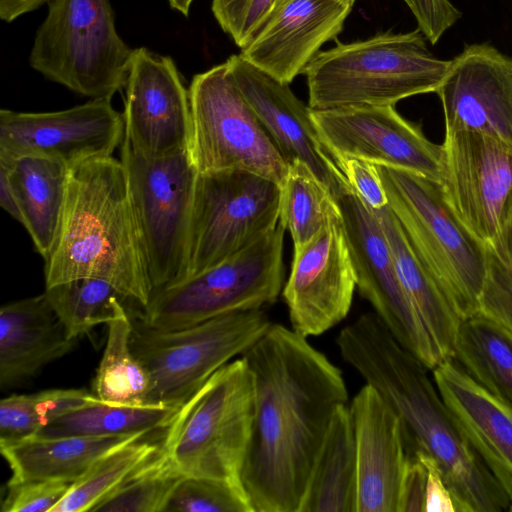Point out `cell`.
<instances>
[{
    "instance_id": "25",
    "label": "cell",
    "mask_w": 512,
    "mask_h": 512,
    "mask_svg": "<svg viewBox=\"0 0 512 512\" xmlns=\"http://www.w3.org/2000/svg\"><path fill=\"white\" fill-rule=\"evenodd\" d=\"M22 215L37 252L46 260L55 245L65 205L69 170L62 162L38 154L0 150Z\"/></svg>"
},
{
    "instance_id": "5",
    "label": "cell",
    "mask_w": 512,
    "mask_h": 512,
    "mask_svg": "<svg viewBox=\"0 0 512 512\" xmlns=\"http://www.w3.org/2000/svg\"><path fill=\"white\" fill-rule=\"evenodd\" d=\"M253 405V376L240 356L218 369L177 410L164 429L161 453L184 476L242 487Z\"/></svg>"
},
{
    "instance_id": "17",
    "label": "cell",
    "mask_w": 512,
    "mask_h": 512,
    "mask_svg": "<svg viewBox=\"0 0 512 512\" xmlns=\"http://www.w3.org/2000/svg\"><path fill=\"white\" fill-rule=\"evenodd\" d=\"M124 133L123 114L110 98L54 112L0 111V150L50 157L68 168L111 157Z\"/></svg>"
},
{
    "instance_id": "37",
    "label": "cell",
    "mask_w": 512,
    "mask_h": 512,
    "mask_svg": "<svg viewBox=\"0 0 512 512\" xmlns=\"http://www.w3.org/2000/svg\"><path fill=\"white\" fill-rule=\"evenodd\" d=\"M182 475L159 451L91 512H165Z\"/></svg>"
},
{
    "instance_id": "48",
    "label": "cell",
    "mask_w": 512,
    "mask_h": 512,
    "mask_svg": "<svg viewBox=\"0 0 512 512\" xmlns=\"http://www.w3.org/2000/svg\"><path fill=\"white\" fill-rule=\"evenodd\" d=\"M286 1H287V0H276V3H275V6H274V9H273L272 13H273L276 9H278V8H279V7H280L284 2H286ZM348 1H350V2H351V3H353V4L356 2V0H348ZM272 13H271V14H272ZM271 14H270V15H271ZM268 18H269V17H268Z\"/></svg>"
},
{
    "instance_id": "18",
    "label": "cell",
    "mask_w": 512,
    "mask_h": 512,
    "mask_svg": "<svg viewBox=\"0 0 512 512\" xmlns=\"http://www.w3.org/2000/svg\"><path fill=\"white\" fill-rule=\"evenodd\" d=\"M124 89V139L136 151L158 157L189 148V92L172 58L134 49Z\"/></svg>"
},
{
    "instance_id": "46",
    "label": "cell",
    "mask_w": 512,
    "mask_h": 512,
    "mask_svg": "<svg viewBox=\"0 0 512 512\" xmlns=\"http://www.w3.org/2000/svg\"><path fill=\"white\" fill-rule=\"evenodd\" d=\"M50 0H0V17L12 22L18 17L38 9Z\"/></svg>"
},
{
    "instance_id": "38",
    "label": "cell",
    "mask_w": 512,
    "mask_h": 512,
    "mask_svg": "<svg viewBox=\"0 0 512 512\" xmlns=\"http://www.w3.org/2000/svg\"><path fill=\"white\" fill-rule=\"evenodd\" d=\"M253 512L241 486L184 476L175 488L165 512Z\"/></svg>"
},
{
    "instance_id": "28",
    "label": "cell",
    "mask_w": 512,
    "mask_h": 512,
    "mask_svg": "<svg viewBox=\"0 0 512 512\" xmlns=\"http://www.w3.org/2000/svg\"><path fill=\"white\" fill-rule=\"evenodd\" d=\"M357 462L349 403L335 411L298 512H356Z\"/></svg>"
},
{
    "instance_id": "27",
    "label": "cell",
    "mask_w": 512,
    "mask_h": 512,
    "mask_svg": "<svg viewBox=\"0 0 512 512\" xmlns=\"http://www.w3.org/2000/svg\"><path fill=\"white\" fill-rule=\"evenodd\" d=\"M386 235L402 289L442 361L452 359L461 318L426 271L386 206L372 210Z\"/></svg>"
},
{
    "instance_id": "34",
    "label": "cell",
    "mask_w": 512,
    "mask_h": 512,
    "mask_svg": "<svg viewBox=\"0 0 512 512\" xmlns=\"http://www.w3.org/2000/svg\"><path fill=\"white\" fill-rule=\"evenodd\" d=\"M136 441L119 446L98 459L51 512H85L119 487L129 476L152 460L160 442Z\"/></svg>"
},
{
    "instance_id": "20",
    "label": "cell",
    "mask_w": 512,
    "mask_h": 512,
    "mask_svg": "<svg viewBox=\"0 0 512 512\" xmlns=\"http://www.w3.org/2000/svg\"><path fill=\"white\" fill-rule=\"evenodd\" d=\"M445 127L477 131L512 145V59L473 44L451 60L436 92Z\"/></svg>"
},
{
    "instance_id": "3",
    "label": "cell",
    "mask_w": 512,
    "mask_h": 512,
    "mask_svg": "<svg viewBox=\"0 0 512 512\" xmlns=\"http://www.w3.org/2000/svg\"><path fill=\"white\" fill-rule=\"evenodd\" d=\"M45 285L79 277L108 281L140 308L152 295L145 246L122 161L113 156L69 170L67 194Z\"/></svg>"
},
{
    "instance_id": "35",
    "label": "cell",
    "mask_w": 512,
    "mask_h": 512,
    "mask_svg": "<svg viewBox=\"0 0 512 512\" xmlns=\"http://www.w3.org/2000/svg\"><path fill=\"white\" fill-rule=\"evenodd\" d=\"M85 389H50L11 394L0 402V443L33 437L60 416L94 401Z\"/></svg>"
},
{
    "instance_id": "41",
    "label": "cell",
    "mask_w": 512,
    "mask_h": 512,
    "mask_svg": "<svg viewBox=\"0 0 512 512\" xmlns=\"http://www.w3.org/2000/svg\"><path fill=\"white\" fill-rule=\"evenodd\" d=\"M339 166L358 197L371 210L388 206V199L376 164L359 158L339 160Z\"/></svg>"
},
{
    "instance_id": "43",
    "label": "cell",
    "mask_w": 512,
    "mask_h": 512,
    "mask_svg": "<svg viewBox=\"0 0 512 512\" xmlns=\"http://www.w3.org/2000/svg\"><path fill=\"white\" fill-rule=\"evenodd\" d=\"M427 471L415 454H410L400 483L397 512H424Z\"/></svg>"
},
{
    "instance_id": "29",
    "label": "cell",
    "mask_w": 512,
    "mask_h": 512,
    "mask_svg": "<svg viewBox=\"0 0 512 512\" xmlns=\"http://www.w3.org/2000/svg\"><path fill=\"white\" fill-rule=\"evenodd\" d=\"M453 360L477 383L512 404V337L490 320L461 321Z\"/></svg>"
},
{
    "instance_id": "4",
    "label": "cell",
    "mask_w": 512,
    "mask_h": 512,
    "mask_svg": "<svg viewBox=\"0 0 512 512\" xmlns=\"http://www.w3.org/2000/svg\"><path fill=\"white\" fill-rule=\"evenodd\" d=\"M417 28L377 33L364 40L337 42L320 51L305 71L309 107L313 110L350 105H395L437 92L450 62L434 56Z\"/></svg>"
},
{
    "instance_id": "1",
    "label": "cell",
    "mask_w": 512,
    "mask_h": 512,
    "mask_svg": "<svg viewBox=\"0 0 512 512\" xmlns=\"http://www.w3.org/2000/svg\"><path fill=\"white\" fill-rule=\"evenodd\" d=\"M254 405L240 481L253 512H298L338 407L342 372L306 337L272 323L247 350Z\"/></svg>"
},
{
    "instance_id": "40",
    "label": "cell",
    "mask_w": 512,
    "mask_h": 512,
    "mask_svg": "<svg viewBox=\"0 0 512 512\" xmlns=\"http://www.w3.org/2000/svg\"><path fill=\"white\" fill-rule=\"evenodd\" d=\"M73 483L52 480L7 482L3 512H51Z\"/></svg>"
},
{
    "instance_id": "7",
    "label": "cell",
    "mask_w": 512,
    "mask_h": 512,
    "mask_svg": "<svg viewBox=\"0 0 512 512\" xmlns=\"http://www.w3.org/2000/svg\"><path fill=\"white\" fill-rule=\"evenodd\" d=\"M29 56L45 78L82 96L124 89L133 50L119 36L109 0H50Z\"/></svg>"
},
{
    "instance_id": "22",
    "label": "cell",
    "mask_w": 512,
    "mask_h": 512,
    "mask_svg": "<svg viewBox=\"0 0 512 512\" xmlns=\"http://www.w3.org/2000/svg\"><path fill=\"white\" fill-rule=\"evenodd\" d=\"M357 462L356 512H397L410 456L398 415L365 384L349 402Z\"/></svg>"
},
{
    "instance_id": "11",
    "label": "cell",
    "mask_w": 512,
    "mask_h": 512,
    "mask_svg": "<svg viewBox=\"0 0 512 512\" xmlns=\"http://www.w3.org/2000/svg\"><path fill=\"white\" fill-rule=\"evenodd\" d=\"M280 185L240 169L198 172L182 281L243 250L279 222Z\"/></svg>"
},
{
    "instance_id": "8",
    "label": "cell",
    "mask_w": 512,
    "mask_h": 512,
    "mask_svg": "<svg viewBox=\"0 0 512 512\" xmlns=\"http://www.w3.org/2000/svg\"><path fill=\"white\" fill-rule=\"evenodd\" d=\"M284 231L278 223L201 274L153 291L135 316L149 327L169 331L274 303L283 290Z\"/></svg>"
},
{
    "instance_id": "10",
    "label": "cell",
    "mask_w": 512,
    "mask_h": 512,
    "mask_svg": "<svg viewBox=\"0 0 512 512\" xmlns=\"http://www.w3.org/2000/svg\"><path fill=\"white\" fill-rule=\"evenodd\" d=\"M188 92L189 151L198 172L240 169L282 184L289 164L240 91L226 61L194 75Z\"/></svg>"
},
{
    "instance_id": "31",
    "label": "cell",
    "mask_w": 512,
    "mask_h": 512,
    "mask_svg": "<svg viewBox=\"0 0 512 512\" xmlns=\"http://www.w3.org/2000/svg\"><path fill=\"white\" fill-rule=\"evenodd\" d=\"M106 325L107 341L94 380L95 396L110 404H147L150 376L131 349L133 323L126 306Z\"/></svg>"
},
{
    "instance_id": "21",
    "label": "cell",
    "mask_w": 512,
    "mask_h": 512,
    "mask_svg": "<svg viewBox=\"0 0 512 512\" xmlns=\"http://www.w3.org/2000/svg\"><path fill=\"white\" fill-rule=\"evenodd\" d=\"M353 3L348 0H287L240 54L277 80L290 84L342 32Z\"/></svg>"
},
{
    "instance_id": "36",
    "label": "cell",
    "mask_w": 512,
    "mask_h": 512,
    "mask_svg": "<svg viewBox=\"0 0 512 512\" xmlns=\"http://www.w3.org/2000/svg\"><path fill=\"white\" fill-rule=\"evenodd\" d=\"M481 247L484 276L476 314L512 337V204L497 234Z\"/></svg>"
},
{
    "instance_id": "30",
    "label": "cell",
    "mask_w": 512,
    "mask_h": 512,
    "mask_svg": "<svg viewBox=\"0 0 512 512\" xmlns=\"http://www.w3.org/2000/svg\"><path fill=\"white\" fill-rule=\"evenodd\" d=\"M178 409L162 404H110L96 398L55 419L33 437L146 435L164 430Z\"/></svg>"
},
{
    "instance_id": "32",
    "label": "cell",
    "mask_w": 512,
    "mask_h": 512,
    "mask_svg": "<svg viewBox=\"0 0 512 512\" xmlns=\"http://www.w3.org/2000/svg\"><path fill=\"white\" fill-rule=\"evenodd\" d=\"M280 190L278 223L290 233L294 246L308 242L340 216L331 191L300 160L289 163Z\"/></svg>"
},
{
    "instance_id": "42",
    "label": "cell",
    "mask_w": 512,
    "mask_h": 512,
    "mask_svg": "<svg viewBox=\"0 0 512 512\" xmlns=\"http://www.w3.org/2000/svg\"><path fill=\"white\" fill-rule=\"evenodd\" d=\"M412 11L418 29L431 44L461 17V12L449 0H403Z\"/></svg>"
},
{
    "instance_id": "26",
    "label": "cell",
    "mask_w": 512,
    "mask_h": 512,
    "mask_svg": "<svg viewBox=\"0 0 512 512\" xmlns=\"http://www.w3.org/2000/svg\"><path fill=\"white\" fill-rule=\"evenodd\" d=\"M144 436L29 437L0 443V450L12 471L9 482L38 479L74 483L103 455Z\"/></svg>"
},
{
    "instance_id": "6",
    "label": "cell",
    "mask_w": 512,
    "mask_h": 512,
    "mask_svg": "<svg viewBox=\"0 0 512 512\" xmlns=\"http://www.w3.org/2000/svg\"><path fill=\"white\" fill-rule=\"evenodd\" d=\"M376 166L388 207L418 259L461 320L475 315L484 276L481 245L450 213L437 183L404 169Z\"/></svg>"
},
{
    "instance_id": "24",
    "label": "cell",
    "mask_w": 512,
    "mask_h": 512,
    "mask_svg": "<svg viewBox=\"0 0 512 512\" xmlns=\"http://www.w3.org/2000/svg\"><path fill=\"white\" fill-rule=\"evenodd\" d=\"M77 342L45 293L4 304L0 309L1 388H13L35 377L70 353Z\"/></svg>"
},
{
    "instance_id": "23",
    "label": "cell",
    "mask_w": 512,
    "mask_h": 512,
    "mask_svg": "<svg viewBox=\"0 0 512 512\" xmlns=\"http://www.w3.org/2000/svg\"><path fill=\"white\" fill-rule=\"evenodd\" d=\"M431 372L456 424L512 505V404L477 383L453 359Z\"/></svg>"
},
{
    "instance_id": "47",
    "label": "cell",
    "mask_w": 512,
    "mask_h": 512,
    "mask_svg": "<svg viewBox=\"0 0 512 512\" xmlns=\"http://www.w3.org/2000/svg\"><path fill=\"white\" fill-rule=\"evenodd\" d=\"M168 2L171 8L179 11L184 16H187L193 0H168Z\"/></svg>"
},
{
    "instance_id": "13",
    "label": "cell",
    "mask_w": 512,
    "mask_h": 512,
    "mask_svg": "<svg viewBox=\"0 0 512 512\" xmlns=\"http://www.w3.org/2000/svg\"><path fill=\"white\" fill-rule=\"evenodd\" d=\"M437 185L456 221L484 245L497 234L512 204V145L445 127Z\"/></svg>"
},
{
    "instance_id": "33",
    "label": "cell",
    "mask_w": 512,
    "mask_h": 512,
    "mask_svg": "<svg viewBox=\"0 0 512 512\" xmlns=\"http://www.w3.org/2000/svg\"><path fill=\"white\" fill-rule=\"evenodd\" d=\"M44 293L70 337L76 339L107 324L125 303H135L108 281L93 277L47 286Z\"/></svg>"
},
{
    "instance_id": "39",
    "label": "cell",
    "mask_w": 512,
    "mask_h": 512,
    "mask_svg": "<svg viewBox=\"0 0 512 512\" xmlns=\"http://www.w3.org/2000/svg\"><path fill=\"white\" fill-rule=\"evenodd\" d=\"M276 0H212L211 10L222 30L242 49L264 25Z\"/></svg>"
},
{
    "instance_id": "44",
    "label": "cell",
    "mask_w": 512,
    "mask_h": 512,
    "mask_svg": "<svg viewBox=\"0 0 512 512\" xmlns=\"http://www.w3.org/2000/svg\"><path fill=\"white\" fill-rule=\"evenodd\" d=\"M427 471L424 512H456L453 498L436 461L428 454L416 451Z\"/></svg>"
},
{
    "instance_id": "45",
    "label": "cell",
    "mask_w": 512,
    "mask_h": 512,
    "mask_svg": "<svg viewBox=\"0 0 512 512\" xmlns=\"http://www.w3.org/2000/svg\"><path fill=\"white\" fill-rule=\"evenodd\" d=\"M0 205L15 220L22 223V215L15 190L7 170L2 166H0Z\"/></svg>"
},
{
    "instance_id": "14",
    "label": "cell",
    "mask_w": 512,
    "mask_h": 512,
    "mask_svg": "<svg viewBox=\"0 0 512 512\" xmlns=\"http://www.w3.org/2000/svg\"><path fill=\"white\" fill-rule=\"evenodd\" d=\"M336 201L359 293L397 341L432 371L442 360L402 289L378 218L353 189Z\"/></svg>"
},
{
    "instance_id": "12",
    "label": "cell",
    "mask_w": 512,
    "mask_h": 512,
    "mask_svg": "<svg viewBox=\"0 0 512 512\" xmlns=\"http://www.w3.org/2000/svg\"><path fill=\"white\" fill-rule=\"evenodd\" d=\"M125 167L153 291L184 278L189 221L198 170L189 148L150 157L124 138Z\"/></svg>"
},
{
    "instance_id": "15",
    "label": "cell",
    "mask_w": 512,
    "mask_h": 512,
    "mask_svg": "<svg viewBox=\"0 0 512 512\" xmlns=\"http://www.w3.org/2000/svg\"><path fill=\"white\" fill-rule=\"evenodd\" d=\"M317 132L339 164L359 158L404 169L437 183L441 145L402 117L394 105H350L311 111Z\"/></svg>"
},
{
    "instance_id": "19",
    "label": "cell",
    "mask_w": 512,
    "mask_h": 512,
    "mask_svg": "<svg viewBox=\"0 0 512 512\" xmlns=\"http://www.w3.org/2000/svg\"><path fill=\"white\" fill-rule=\"evenodd\" d=\"M226 62L240 91L277 150L289 164L305 163L335 199L353 189L338 162L323 144L312 109L283 83L246 60L240 53Z\"/></svg>"
},
{
    "instance_id": "16",
    "label": "cell",
    "mask_w": 512,
    "mask_h": 512,
    "mask_svg": "<svg viewBox=\"0 0 512 512\" xmlns=\"http://www.w3.org/2000/svg\"><path fill=\"white\" fill-rule=\"evenodd\" d=\"M355 288L340 214L308 242L294 246L291 271L282 291L290 328L308 338L335 327L348 315Z\"/></svg>"
},
{
    "instance_id": "2",
    "label": "cell",
    "mask_w": 512,
    "mask_h": 512,
    "mask_svg": "<svg viewBox=\"0 0 512 512\" xmlns=\"http://www.w3.org/2000/svg\"><path fill=\"white\" fill-rule=\"evenodd\" d=\"M336 344L343 360L398 415L408 452L421 451L436 461L456 512L509 510V498L456 424L431 370L374 312L345 326Z\"/></svg>"
},
{
    "instance_id": "9",
    "label": "cell",
    "mask_w": 512,
    "mask_h": 512,
    "mask_svg": "<svg viewBox=\"0 0 512 512\" xmlns=\"http://www.w3.org/2000/svg\"><path fill=\"white\" fill-rule=\"evenodd\" d=\"M132 317L131 349L147 369V404L180 408L218 369L242 356L270 327L262 309L161 331Z\"/></svg>"
}]
</instances>
